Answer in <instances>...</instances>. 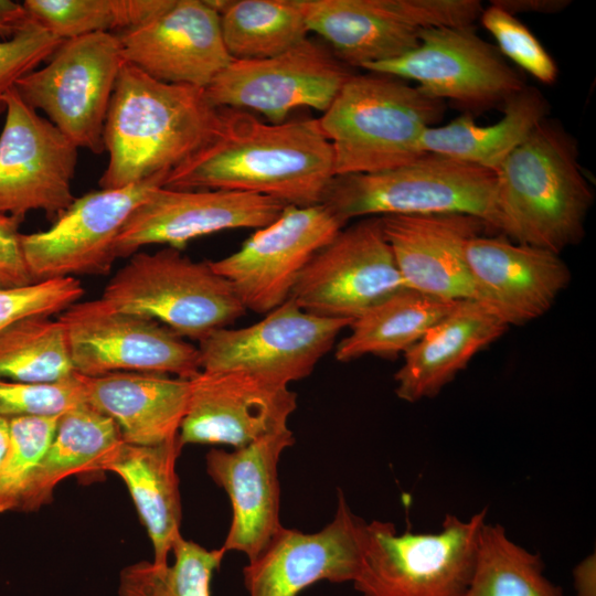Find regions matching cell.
Returning a JSON list of instances; mask_svg holds the SVG:
<instances>
[{"instance_id": "45", "label": "cell", "mask_w": 596, "mask_h": 596, "mask_svg": "<svg viewBox=\"0 0 596 596\" xmlns=\"http://www.w3.org/2000/svg\"><path fill=\"white\" fill-rule=\"evenodd\" d=\"M10 446V422L9 418L0 416V472L6 461Z\"/></svg>"}, {"instance_id": "18", "label": "cell", "mask_w": 596, "mask_h": 596, "mask_svg": "<svg viewBox=\"0 0 596 596\" xmlns=\"http://www.w3.org/2000/svg\"><path fill=\"white\" fill-rule=\"evenodd\" d=\"M285 206L249 192L160 187L130 214L115 240L114 254L128 257L151 244L182 249L193 238L224 230H258L274 222Z\"/></svg>"}, {"instance_id": "17", "label": "cell", "mask_w": 596, "mask_h": 596, "mask_svg": "<svg viewBox=\"0 0 596 596\" xmlns=\"http://www.w3.org/2000/svg\"><path fill=\"white\" fill-rule=\"evenodd\" d=\"M169 172L117 189L75 198L46 230L22 234L21 245L34 283L78 275H105L116 259L114 243L130 214Z\"/></svg>"}, {"instance_id": "32", "label": "cell", "mask_w": 596, "mask_h": 596, "mask_svg": "<svg viewBox=\"0 0 596 596\" xmlns=\"http://www.w3.org/2000/svg\"><path fill=\"white\" fill-rule=\"evenodd\" d=\"M462 596H564L544 575L539 554L518 545L500 524L481 528L476 561Z\"/></svg>"}, {"instance_id": "44", "label": "cell", "mask_w": 596, "mask_h": 596, "mask_svg": "<svg viewBox=\"0 0 596 596\" xmlns=\"http://www.w3.org/2000/svg\"><path fill=\"white\" fill-rule=\"evenodd\" d=\"M573 584L577 596H596V557L590 554L573 570Z\"/></svg>"}, {"instance_id": "35", "label": "cell", "mask_w": 596, "mask_h": 596, "mask_svg": "<svg viewBox=\"0 0 596 596\" xmlns=\"http://www.w3.org/2000/svg\"><path fill=\"white\" fill-rule=\"evenodd\" d=\"M172 553V564L141 561L124 567L117 596H212V578L226 552L181 538Z\"/></svg>"}, {"instance_id": "36", "label": "cell", "mask_w": 596, "mask_h": 596, "mask_svg": "<svg viewBox=\"0 0 596 596\" xmlns=\"http://www.w3.org/2000/svg\"><path fill=\"white\" fill-rule=\"evenodd\" d=\"M60 416L9 418L10 446L0 472V513L17 512L22 494L54 437Z\"/></svg>"}, {"instance_id": "13", "label": "cell", "mask_w": 596, "mask_h": 596, "mask_svg": "<svg viewBox=\"0 0 596 596\" xmlns=\"http://www.w3.org/2000/svg\"><path fill=\"white\" fill-rule=\"evenodd\" d=\"M381 216L340 230L306 265L290 298L307 312L353 320L406 289Z\"/></svg>"}, {"instance_id": "4", "label": "cell", "mask_w": 596, "mask_h": 596, "mask_svg": "<svg viewBox=\"0 0 596 596\" xmlns=\"http://www.w3.org/2000/svg\"><path fill=\"white\" fill-rule=\"evenodd\" d=\"M405 79L368 72L352 74L319 119L332 146L336 175L371 173L421 157L423 134L445 114Z\"/></svg>"}, {"instance_id": "38", "label": "cell", "mask_w": 596, "mask_h": 596, "mask_svg": "<svg viewBox=\"0 0 596 596\" xmlns=\"http://www.w3.org/2000/svg\"><path fill=\"white\" fill-rule=\"evenodd\" d=\"M78 373L52 383H25L0 379V416H60L84 404Z\"/></svg>"}, {"instance_id": "25", "label": "cell", "mask_w": 596, "mask_h": 596, "mask_svg": "<svg viewBox=\"0 0 596 596\" xmlns=\"http://www.w3.org/2000/svg\"><path fill=\"white\" fill-rule=\"evenodd\" d=\"M509 327L471 299L458 300L403 355L394 374L396 396L415 403L435 397L472 358L501 338Z\"/></svg>"}, {"instance_id": "19", "label": "cell", "mask_w": 596, "mask_h": 596, "mask_svg": "<svg viewBox=\"0 0 596 596\" xmlns=\"http://www.w3.org/2000/svg\"><path fill=\"white\" fill-rule=\"evenodd\" d=\"M366 522L339 491L333 519L315 533L281 528L266 549L243 568L248 596H298L309 586L353 582Z\"/></svg>"}, {"instance_id": "28", "label": "cell", "mask_w": 596, "mask_h": 596, "mask_svg": "<svg viewBox=\"0 0 596 596\" xmlns=\"http://www.w3.org/2000/svg\"><path fill=\"white\" fill-rule=\"evenodd\" d=\"M123 441L115 422L88 404L65 412L17 512H33L50 503L55 487L70 476L104 472Z\"/></svg>"}, {"instance_id": "22", "label": "cell", "mask_w": 596, "mask_h": 596, "mask_svg": "<svg viewBox=\"0 0 596 596\" xmlns=\"http://www.w3.org/2000/svg\"><path fill=\"white\" fill-rule=\"evenodd\" d=\"M466 259L477 301L508 327L546 313L572 278L560 254L513 242L502 234L471 238Z\"/></svg>"}, {"instance_id": "37", "label": "cell", "mask_w": 596, "mask_h": 596, "mask_svg": "<svg viewBox=\"0 0 596 596\" xmlns=\"http://www.w3.org/2000/svg\"><path fill=\"white\" fill-rule=\"evenodd\" d=\"M479 20L497 41L502 55L545 85L556 82L558 68L555 61L515 15L491 3L483 9Z\"/></svg>"}, {"instance_id": "20", "label": "cell", "mask_w": 596, "mask_h": 596, "mask_svg": "<svg viewBox=\"0 0 596 596\" xmlns=\"http://www.w3.org/2000/svg\"><path fill=\"white\" fill-rule=\"evenodd\" d=\"M297 394L242 372L200 371L190 379L189 404L179 429L182 445L241 448L285 430Z\"/></svg>"}, {"instance_id": "6", "label": "cell", "mask_w": 596, "mask_h": 596, "mask_svg": "<svg viewBox=\"0 0 596 596\" xmlns=\"http://www.w3.org/2000/svg\"><path fill=\"white\" fill-rule=\"evenodd\" d=\"M486 515V509L468 520L446 514L437 533H397L392 522H366L355 590L362 596H462Z\"/></svg>"}, {"instance_id": "40", "label": "cell", "mask_w": 596, "mask_h": 596, "mask_svg": "<svg viewBox=\"0 0 596 596\" xmlns=\"http://www.w3.org/2000/svg\"><path fill=\"white\" fill-rule=\"evenodd\" d=\"M63 40L34 21L8 40L0 39V114L17 82L49 60Z\"/></svg>"}, {"instance_id": "29", "label": "cell", "mask_w": 596, "mask_h": 596, "mask_svg": "<svg viewBox=\"0 0 596 596\" xmlns=\"http://www.w3.org/2000/svg\"><path fill=\"white\" fill-rule=\"evenodd\" d=\"M502 108L503 116L496 124L481 126L465 114L428 128L421 139L422 151L496 171L547 117L550 106L538 88L525 85Z\"/></svg>"}, {"instance_id": "12", "label": "cell", "mask_w": 596, "mask_h": 596, "mask_svg": "<svg viewBox=\"0 0 596 596\" xmlns=\"http://www.w3.org/2000/svg\"><path fill=\"white\" fill-rule=\"evenodd\" d=\"M351 321L307 312L289 298L254 324L222 328L200 340V366L288 386L312 373Z\"/></svg>"}, {"instance_id": "43", "label": "cell", "mask_w": 596, "mask_h": 596, "mask_svg": "<svg viewBox=\"0 0 596 596\" xmlns=\"http://www.w3.org/2000/svg\"><path fill=\"white\" fill-rule=\"evenodd\" d=\"M499 6L517 17L518 13L555 14L565 10L570 0H493Z\"/></svg>"}, {"instance_id": "27", "label": "cell", "mask_w": 596, "mask_h": 596, "mask_svg": "<svg viewBox=\"0 0 596 596\" xmlns=\"http://www.w3.org/2000/svg\"><path fill=\"white\" fill-rule=\"evenodd\" d=\"M182 448L179 434L157 445L123 441L105 467V471L115 472L125 482L151 541L156 565L168 564L174 544L182 538V507L175 472Z\"/></svg>"}, {"instance_id": "10", "label": "cell", "mask_w": 596, "mask_h": 596, "mask_svg": "<svg viewBox=\"0 0 596 596\" xmlns=\"http://www.w3.org/2000/svg\"><path fill=\"white\" fill-rule=\"evenodd\" d=\"M414 81L426 96L478 114L503 107L524 86L522 75L473 26H434L419 32L407 53L365 68Z\"/></svg>"}, {"instance_id": "21", "label": "cell", "mask_w": 596, "mask_h": 596, "mask_svg": "<svg viewBox=\"0 0 596 596\" xmlns=\"http://www.w3.org/2000/svg\"><path fill=\"white\" fill-rule=\"evenodd\" d=\"M117 35L126 63L164 83L205 88L233 61L220 14L206 0H173L160 14Z\"/></svg>"}, {"instance_id": "41", "label": "cell", "mask_w": 596, "mask_h": 596, "mask_svg": "<svg viewBox=\"0 0 596 596\" xmlns=\"http://www.w3.org/2000/svg\"><path fill=\"white\" fill-rule=\"evenodd\" d=\"M21 220L0 214V289L23 287L33 284L29 273L19 226Z\"/></svg>"}, {"instance_id": "7", "label": "cell", "mask_w": 596, "mask_h": 596, "mask_svg": "<svg viewBox=\"0 0 596 596\" xmlns=\"http://www.w3.org/2000/svg\"><path fill=\"white\" fill-rule=\"evenodd\" d=\"M100 298L117 310L153 319L198 341L227 328L246 311L231 284L209 262L192 260L169 246L131 255Z\"/></svg>"}, {"instance_id": "2", "label": "cell", "mask_w": 596, "mask_h": 596, "mask_svg": "<svg viewBox=\"0 0 596 596\" xmlns=\"http://www.w3.org/2000/svg\"><path fill=\"white\" fill-rule=\"evenodd\" d=\"M219 125L220 107L204 88L164 83L125 63L105 121L108 162L100 189L170 172L207 146Z\"/></svg>"}, {"instance_id": "39", "label": "cell", "mask_w": 596, "mask_h": 596, "mask_svg": "<svg viewBox=\"0 0 596 596\" xmlns=\"http://www.w3.org/2000/svg\"><path fill=\"white\" fill-rule=\"evenodd\" d=\"M84 292L81 281L75 277L0 289V330L25 317L60 315L77 302Z\"/></svg>"}, {"instance_id": "8", "label": "cell", "mask_w": 596, "mask_h": 596, "mask_svg": "<svg viewBox=\"0 0 596 596\" xmlns=\"http://www.w3.org/2000/svg\"><path fill=\"white\" fill-rule=\"evenodd\" d=\"M126 63L117 33L63 40L45 66L19 79V96L45 113L77 148L105 151L104 129L118 74Z\"/></svg>"}, {"instance_id": "16", "label": "cell", "mask_w": 596, "mask_h": 596, "mask_svg": "<svg viewBox=\"0 0 596 596\" xmlns=\"http://www.w3.org/2000/svg\"><path fill=\"white\" fill-rule=\"evenodd\" d=\"M351 75L330 50L306 39L272 57L233 60L204 91L215 107L249 109L281 124L300 107L324 113Z\"/></svg>"}, {"instance_id": "23", "label": "cell", "mask_w": 596, "mask_h": 596, "mask_svg": "<svg viewBox=\"0 0 596 596\" xmlns=\"http://www.w3.org/2000/svg\"><path fill=\"white\" fill-rule=\"evenodd\" d=\"M385 237L408 289L447 300H476L467 243L489 226L461 213L383 215Z\"/></svg>"}, {"instance_id": "14", "label": "cell", "mask_w": 596, "mask_h": 596, "mask_svg": "<svg viewBox=\"0 0 596 596\" xmlns=\"http://www.w3.org/2000/svg\"><path fill=\"white\" fill-rule=\"evenodd\" d=\"M345 222L327 205H286L231 255L210 260L246 310L266 315L290 298L301 272Z\"/></svg>"}, {"instance_id": "3", "label": "cell", "mask_w": 596, "mask_h": 596, "mask_svg": "<svg viewBox=\"0 0 596 596\" xmlns=\"http://www.w3.org/2000/svg\"><path fill=\"white\" fill-rule=\"evenodd\" d=\"M494 172L502 235L556 254L583 240L594 194L558 121L541 120Z\"/></svg>"}, {"instance_id": "24", "label": "cell", "mask_w": 596, "mask_h": 596, "mask_svg": "<svg viewBox=\"0 0 596 596\" xmlns=\"http://www.w3.org/2000/svg\"><path fill=\"white\" fill-rule=\"evenodd\" d=\"M294 443L287 428L231 451L213 448L206 454V471L232 504L225 552L237 551L252 561L283 528L278 462Z\"/></svg>"}, {"instance_id": "1", "label": "cell", "mask_w": 596, "mask_h": 596, "mask_svg": "<svg viewBox=\"0 0 596 596\" xmlns=\"http://www.w3.org/2000/svg\"><path fill=\"white\" fill-rule=\"evenodd\" d=\"M334 177L332 146L319 119L267 124L248 110L220 108L212 141L171 170L163 187L249 192L309 206L322 202Z\"/></svg>"}, {"instance_id": "15", "label": "cell", "mask_w": 596, "mask_h": 596, "mask_svg": "<svg viewBox=\"0 0 596 596\" xmlns=\"http://www.w3.org/2000/svg\"><path fill=\"white\" fill-rule=\"evenodd\" d=\"M0 134V214L23 221L41 210L52 222L73 203L78 148L10 89Z\"/></svg>"}, {"instance_id": "11", "label": "cell", "mask_w": 596, "mask_h": 596, "mask_svg": "<svg viewBox=\"0 0 596 596\" xmlns=\"http://www.w3.org/2000/svg\"><path fill=\"white\" fill-rule=\"evenodd\" d=\"M57 319L81 375L137 372L190 380L201 371L192 343L160 322L117 310L102 298L75 302Z\"/></svg>"}, {"instance_id": "42", "label": "cell", "mask_w": 596, "mask_h": 596, "mask_svg": "<svg viewBox=\"0 0 596 596\" xmlns=\"http://www.w3.org/2000/svg\"><path fill=\"white\" fill-rule=\"evenodd\" d=\"M32 21L23 3L0 0V39L8 40Z\"/></svg>"}, {"instance_id": "26", "label": "cell", "mask_w": 596, "mask_h": 596, "mask_svg": "<svg viewBox=\"0 0 596 596\" xmlns=\"http://www.w3.org/2000/svg\"><path fill=\"white\" fill-rule=\"evenodd\" d=\"M82 380L86 404L111 418L125 443L157 445L178 436L190 380L137 372L82 375Z\"/></svg>"}, {"instance_id": "34", "label": "cell", "mask_w": 596, "mask_h": 596, "mask_svg": "<svg viewBox=\"0 0 596 596\" xmlns=\"http://www.w3.org/2000/svg\"><path fill=\"white\" fill-rule=\"evenodd\" d=\"M173 0H25L32 21L60 40L140 25Z\"/></svg>"}, {"instance_id": "31", "label": "cell", "mask_w": 596, "mask_h": 596, "mask_svg": "<svg viewBox=\"0 0 596 596\" xmlns=\"http://www.w3.org/2000/svg\"><path fill=\"white\" fill-rule=\"evenodd\" d=\"M220 14L233 60L267 58L288 51L309 32L301 0H206Z\"/></svg>"}, {"instance_id": "5", "label": "cell", "mask_w": 596, "mask_h": 596, "mask_svg": "<svg viewBox=\"0 0 596 596\" xmlns=\"http://www.w3.org/2000/svg\"><path fill=\"white\" fill-rule=\"evenodd\" d=\"M321 203L345 223L353 217L461 213L500 230L496 172L433 152L383 171L336 175Z\"/></svg>"}, {"instance_id": "9", "label": "cell", "mask_w": 596, "mask_h": 596, "mask_svg": "<svg viewBox=\"0 0 596 596\" xmlns=\"http://www.w3.org/2000/svg\"><path fill=\"white\" fill-rule=\"evenodd\" d=\"M309 32H316L347 66L366 68L417 46L434 26H473L479 0H301Z\"/></svg>"}, {"instance_id": "33", "label": "cell", "mask_w": 596, "mask_h": 596, "mask_svg": "<svg viewBox=\"0 0 596 596\" xmlns=\"http://www.w3.org/2000/svg\"><path fill=\"white\" fill-rule=\"evenodd\" d=\"M75 373L65 328L58 319L25 317L0 330V379L52 383Z\"/></svg>"}, {"instance_id": "30", "label": "cell", "mask_w": 596, "mask_h": 596, "mask_svg": "<svg viewBox=\"0 0 596 596\" xmlns=\"http://www.w3.org/2000/svg\"><path fill=\"white\" fill-rule=\"evenodd\" d=\"M455 302L406 288L353 319L350 333L336 345L334 358L350 362L369 354H404Z\"/></svg>"}]
</instances>
